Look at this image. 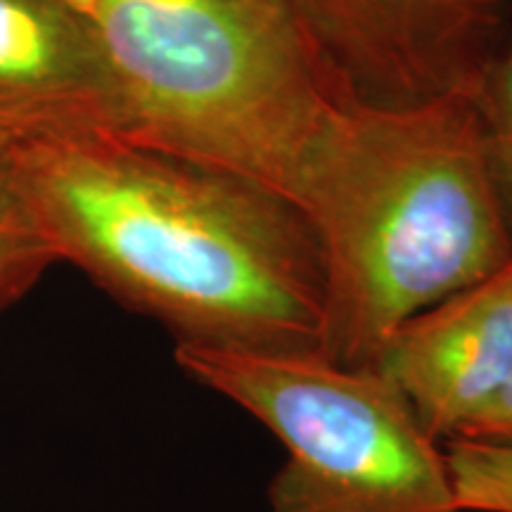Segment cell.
<instances>
[{"mask_svg": "<svg viewBox=\"0 0 512 512\" xmlns=\"http://www.w3.org/2000/svg\"><path fill=\"white\" fill-rule=\"evenodd\" d=\"M446 444L512 375V259L408 320L373 366Z\"/></svg>", "mask_w": 512, "mask_h": 512, "instance_id": "52a82bcc", "label": "cell"}, {"mask_svg": "<svg viewBox=\"0 0 512 512\" xmlns=\"http://www.w3.org/2000/svg\"><path fill=\"white\" fill-rule=\"evenodd\" d=\"M12 159L57 261L164 325L176 347L320 354L323 256L285 195L124 138Z\"/></svg>", "mask_w": 512, "mask_h": 512, "instance_id": "6da1fadb", "label": "cell"}, {"mask_svg": "<svg viewBox=\"0 0 512 512\" xmlns=\"http://www.w3.org/2000/svg\"><path fill=\"white\" fill-rule=\"evenodd\" d=\"M472 102L482 128L491 176L512 230V38L503 41L494 60L484 69Z\"/></svg>", "mask_w": 512, "mask_h": 512, "instance_id": "9c48e42d", "label": "cell"}, {"mask_svg": "<svg viewBox=\"0 0 512 512\" xmlns=\"http://www.w3.org/2000/svg\"><path fill=\"white\" fill-rule=\"evenodd\" d=\"M192 380L285 446L271 512H460L446 448L375 368L320 354L176 347Z\"/></svg>", "mask_w": 512, "mask_h": 512, "instance_id": "277c9868", "label": "cell"}, {"mask_svg": "<svg viewBox=\"0 0 512 512\" xmlns=\"http://www.w3.org/2000/svg\"><path fill=\"white\" fill-rule=\"evenodd\" d=\"M342 105L403 110L475 93L508 0H290Z\"/></svg>", "mask_w": 512, "mask_h": 512, "instance_id": "5b68a950", "label": "cell"}, {"mask_svg": "<svg viewBox=\"0 0 512 512\" xmlns=\"http://www.w3.org/2000/svg\"><path fill=\"white\" fill-rule=\"evenodd\" d=\"M453 439L470 444L512 448V375L498 392L484 403ZM448 439V441H453Z\"/></svg>", "mask_w": 512, "mask_h": 512, "instance_id": "8fae6325", "label": "cell"}, {"mask_svg": "<svg viewBox=\"0 0 512 512\" xmlns=\"http://www.w3.org/2000/svg\"><path fill=\"white\" fill-rule=\"evenodd\" d=\"M126 140L266 185L299 207L342 110L290 0H69Z\"/></svg>", "mask_w": 512, "mask_h": 512, "instance_id": "3957f363", "label": "cell"}, {"mask_svg": "<svg viewBox=\"0 0 512 512\" xmlns=\"http://www.w3.org/2000/svg\"><path fill=\"white\" fill-rule=\"evenodd\" d=\"M460 512H512V448L446 441Z\"/></svg>", "mask_w": 512, "mask_h": 512, "instance_id": "30bf717a", "label": "cell"}, {"mask_svg": "<svg viewBox=\"0 0 512 512\" xmlns=\"http://www.w3.org/2000/svg\"><path fill=\"white\" fill-rule=\"evenodd\" d=\"M299 209L325 275L320 356L373 368L408 320L512 259L472 95L344 105Z\"/></svg>", "mask_w": 512, "mask_h": 512, "instance_id": "7a4b0ae2", "label": "cell"}, {"mask_svg": "<svg viewBox=\"0 0 512 512\" xmlns=\"http://www.w3.org/2000/svg\"><path fill=\"white\" fill-rule=\"evenodd\" d=\"M79 138H124L98 46L69 0H0V155Z\"/></svg>", "mask_w": 512, "mask_h": 512, "instance_id": "8992f818", "label": "cell"}, {"mask_svg": "<svg viewBox=\"0 0 512 512\" xmlns=\"http://www.w3.org/2000/svg\"><path fill=\"white\" fill-rule=\"evenodd\" d=\"M57 261L12 155H0V313L17 304Z\"/></svg>", "mask_w": 512, "mask_h": 512, "instance_id": "ba28073f", "label": "cell"}]
</instances>
